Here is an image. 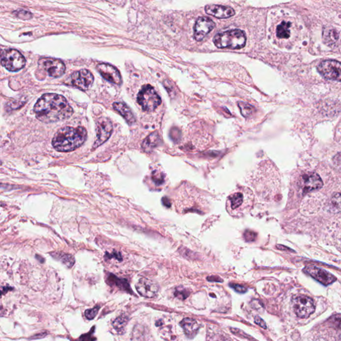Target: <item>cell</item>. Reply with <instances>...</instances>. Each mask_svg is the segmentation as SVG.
Wrapping results in <instances>:
<instances>
[{
	"instance_id": "13",
	"label": "cell",
	"mask_w": 341,
	"mask_h": 341,
	"mask_svg": "<svg viewBox=\"0 0 341 341\" xmlns=\"http://www.w3.org/2000/svg\"><path fill=\"white\" fill-rule=\"evenodd\" d=\"M98 72L105 79L116 85H121L122 79L118 69L109 64H100L96 67Z\"/></svg>"
},
{
	"instance_id": "31",
	"label": "cell",
	"mask_w": 341,
	"mask_h": 341,
	"mask_svg": "<svg viewBox=\"0 0 341 341\" xmlns=\"http://www.w3.org/2000/svg\"><path fill=\"white\" fill-rule=\"evenodd\" d=\"M100 306H96L91 309H87L85 311V316L87 319L92 320L98 315V311L100 310Z\"/></svg>"
},
{
	"instance_id": "37",
	"label": "cell",
	"mask_w": 341,
	"mask_h": 341,
	"mask_svg": "<svg viewBox=\"0 0 341 341\" xmlns=\"http://www.w3.org/2000/svg\"><path fill=\"white\" fill-rule=\"evenodd\" d=\"M211 278L208 277V281H217V282H222L223 280L221 279L220 278L218 277H210Z\"/></svg>"
},
{
	"instance_id": "29",
	"label": "cell",
	"mask_w": 341,
	"mask_h": 341,
	"mask_svg": "<svg viewBox=\"0 0 341 341\" xmlns=\"http://www.w3.org/2000/svg\"><path fill=\"white\" fill-rule=\"evenodd\" d=\"M238 106L240 109V112H241L242 116L245 117L250 116L253 112V110H254L252 106L247 104L239 103Z\"/></svg>"
},
{
	"instance_id": "14",
	"label": "cell",
	"mask_w": 341,
	"mask_h": 341,
	"mask_svg": "<svg viewBox=\"0 0 341 341\" xmlns=\"http://www.w3.org/2000/svg\"><path fill=\"white\" fill-rule=\"evenodd\" d=\"M136 289L139 295L146 298H153L158 294V284L147 278H141L136 284Z\"/></svg>"
},
{
	"instance_id": "15",
	"label": "cell",
	"mask_w": 341,
	"mask_h": 341,
	"mask_svg": "<svg viewBox=\"0 0 341 341\" xmlns=\"http://www.w3.org/2000/svg\"><path fill=\"white\" fill-rule=\"evenodd\" d=\"M305 273L308 274L313 279L321 282L324 285H328L336 281V278L332 274L316 267H307L304 269Z\"/></svg>"
},
{
	"instance_id": "17",
	"label": "cell",
	"mask_w": 341,
	"mask_h": 341,
	"mask_svg": "<svg viewBox=\"0 0 341 341\" xmlns=\"http://www.w3.org/2000/svg\"><path fill=\"white\" fill-rule=\"evenodd\" d=\"M205 10L209 15L220 19L231 18L235 14L233 8L220 5H208Z\"/></svg>"
},
{
	"instance_id": "21",
	"label": "cell",
	"mask_w": 341,
	"mask_h": 341,
	"mask_svg": "<svg viewBox=\"0 0 341 341\" xmlns=\"http://www.w3.org/2000/svg\"><path fill=\"white\" fill-rule=\"evenodd\" d=\"M290 26H291V23L282 21L281 24L277 26V36L280 39L288 38L290 35Z\"/></svg>"
},
{
	"instance_id": "2",
	"label": "cell",
	"mask_w": 341,
	"mask_h": 341,
	"mask_svg": "<svg viewBox=\"0 0 341 341\" xmlns=\"http://www.w3.org/2000/svg\"><path fill=\"white\" fill-rule=\"evenodd\" d=\"M86 139L87 131L82 127H63L54 135L52 145L58 152H72L81 147Z\"/></svg>"
},
{
	"instance_id": "18",
	"label": "cell",
	"mask_w": 341,
	"mask_h": 341,
	"mask_svg": "<svg viewBox=\"0 0 341 341\" xmlns=\"http://www.w3.org/2000/svg\"><path fill=\"white\" fill-rule=\"evenodd\" d=\"M181 327L183 328L185 335L188 338H193L198 334L200 328V325L196 320L185 318L180 323Z\"/></svg>"
},
{
	"instance_id": "38",
	"label": "cell",
	"mask_w": 341,
	"mask_h": 341,
	"mask_svg": "<svg viewBox=\"0 0 341 341\" xmlns=\"http://www.w3.org/2000/svg\"><path fill=\"white\" fill-rule=\"evenodd\" d=\"M46 333H41V334H36V335H35V336H33V337H31V339H37V338H41L44 337L45 336Z\"/></svg>"
},
{
	"instance_id": "30",
	"label": "cell",
	"mask_w": 341,
	"mask_h": 341,
	"mask_svg": "<svg viewBox=\"0 0 341 341\" xmlns=\"http://www.w3.org/2000/svg\"><path fill=\"white\" fill-rule=\"evenodd\" d=\"M189 291L184 288H177L175 292V296L180 299H185L189 296Z\"/></svg>"
},
{
	"instance_id": "3",
	"label": "cell",
	"mask_w": 341,
	"mask_h": 341,
	"mask_svg": "<svg viewBox=\"0 0 341 341\" xmlns=\"http://www.w3.org/2000/svg\"><path fill=\"white\" fill-rule=\"evenodd\" d=\"M246 35L240 30H232L217 33L213 38V42L219 48L241 49L246 44Z\"/></svg>"
},
{
	"instance_id": "19",
	"label": "cell",
	"mask_w": 341,
	"mask_h": 341,
	"mask_svg": "<svg viewBox=\"0 0 341 341\" xmlns=\"http://www.w3.org/2000/svg\"><path fill=\"white\" fill-rule=\"evenodd\" d=\"M113 106H114V110L120 114L129 125H132L135 123V116L131 112V109L126 104L122 102H115Z\"/></svg>"
},
{
	"instance_id": "20",
	"label": "cell",
	"mask_w": 341,
	"mask_h": 341,
	"mask_svg": "<svg viewBox=\"0 0 341 341\" xmlns=\"http://www.w3.org/2000/svg\"><path fill=\"white\" fill-rule=\"evenodd\" d=\"M108 283L110 284L111 286L116 285L120 289L125 290V291L131 293V294L133 293L130 286H129V282L126 279H120V278L117 277L113 274H110L109 276Z\"/></svg>"
},
{
	"instance_id": "8",
	"label": "cell",
	"mask_w": 341,
	"mask_h": 341,
	"mask_svg": "<svg viewBox=\"0 0 341 341\" xmlns=\"http://www.w3.org/2000/svg\"><path fill=\"white\" fill-rule=\"evenodd\" d=\"M318 72L325 79L341 82V62L328 60L320 63Z\"/></svg>"
},
{
	"instance_id": "10",
	"label": "cell",
	"mask_w": 341,
	"mask_h": 341,
	"mask_svg": "<svg viewBox=\"0 0 341 341\" xmlns=\"http://www.w3.org/2000/svg\"><path fill=\"white\" fill-rule=\"evenodd\" d=\"M93 81V75L89 70H81L73 73L71 75L70 84L85 91L91 88Z\"/></svg>"
},
{
	"instance_id": "23",
	"label": "cell",
	"mask_w": 341,
	"mask_h": 341,
	"mask_svg": "<svg viewBox=\"0 0 341 341\" xmlns=\"http://www.w3.org/2000/svg\"><path fill=\"white\" fill-rule=\"evenodd\" d=\"M159 141V135L158 134L154 133L149 136V137L143 141V148L145 150H148V149H152L153 148L156 147L158 145Z\"/></svg>"
},
{
	"instance_id": "36",
	"label": "cell",
	"mask_w": 341,
	"mask_h": 341,
	"mask_svg": "<svg viewBox=\"0 0 341 341\" xmlns=\"http://www.w3.org/2000/svg\"><path fill=\"white\" fill-rule=\"evenodd\" d=\"M255 323L257 324L259 326H260L261 327H262L263 328H265V329H266L267 328V325L266 323H265V322L263 321L262 319H261V317H258V316H256V317H255Z\"/></svg>"
},
{
	"instance_id": "34",
	"label": "cell",
	"mask_w": 341,
	"mask_h": 341,
	"mask_svg": "<svg viewBox=\"0 0 341 341\" xmlns=\"http://www.w3.org/2000/svg\"><path fill=\"white\" fill-rule=\"evenodd\" d=\"M230 286H231V287L235 290V291L240 293V294H245V293H246L247 290H248L246 287H244V286L241 285H239V284H230Z\"/></svg>"
},
{
	"instance_id": "9",
	"label": "cell",
	"mask_w": 341,
	"mask_h": 341,
	"mask_svg": "<svg viewBox=\"0 0 341 341\" xmlns=\"http://www.w3.org/2000/svg\"><path fill=\"white\" fill-rule=\"evenodd\" d=\"M39 66L44 70L50 77H60L66 72V66L60 60L54 58H43L39 61Z\"/></svg>"
},
{
	"instance_id": "1",
	"label": "cell",
	"mask_w": 341,
	"mask_h": 341,
	"mask_svg": "<svg viewBox=\"0 0 341 341\" xmlns=\"http://www.w3.org/2000/svg\"><path fill=\"white\" fill-rule=\"evenodd\" d=\"M36 118L41 122L55 123L66 120L74 114V110L64 96L46 93L39 98L33 108Z\"/></svg>"
},
{
	"instance_id": "11",
	"label": "cell",
	"mask_w": 341,
	"mask_h": 341,
	"mask_svg": "<svg viewBox=\"0 0 341 341\" xmlns=\"http://www.w3.org/2000/svg\"><path fill=\"white\" fill-rule=\"evenodd\" d=\"M96 130H97V139L94 143L93 148H97L108 141L113 131L112 121L107 118H102L98 119L96 123Z\"/></svg>"
},
{
	"instance_id": "7",
	"label": "cell",
	"mask_w": 341,
	"mask_h": 341,
	"mask_svg": "<svg viewBox=\"0 0 341 341\" xmlns=\"http://www.w3.org/2000/svg\"><path fill=\"white\" fill-rule=\"evenodd\" d=\"M292 303L295 313L301 319H307L315 312V303L310 297L305 296L295 297L292 299Z\"/></svg>"
},
{
	"instance_id": "28",
	"label": "cell",
	"mask_w": 341,
	"mask_h": 341,
	"mask_svg": "<svg viewBox=\"0 0 341 341\" xmlns=\"http://www.w3.org/2000/svg\"><path fill=\"white\" fill-rule=\"evenodd\" d=\"M13 14L17 18L23 20H30V19L32 18V14L30 12L22 9L16 10V11L13 12Z\"/></svg>"
},
{
	"instance_id": "33",
	"label": "cell",
	"mask_w": 341,
	"mask_h": 341,
	"mask_svg": "<svg viewBox=\"0 0 341 341\" xmlns=\"http://www.w3.org/2000/svg\"><path fill=\"white\" fill-rule=\"evenodd\" d=\"M244 237L246 238L247 241H253V240L256 239L257 233H255L254 231H251V230H247L245 232Z\"/></svg>"
},
{
	"instance_id": "24",
	"label": "cell",
	"mask_w": 341,
	"mask_h": 341,
	"mask_svg": "<svg viewBox=\"0 0 341 341\" xmlns=\"http://www.w3.org/2000/svg\"><path fill=\"white\" fill-rule=\"evenodd\" d=\"M330 327L336 330V333L339 334L341 337V315L332 316L329 319Z\"/></svg>"
},
{
	"instance_id": "5",
	"label": "cell",
	"mask_w": 341,
	"mask_h": 341,
	"mask_svg": "<svg viewBox=\"0 0 341 341\" xmlns=\"http://www.w3.org/2000/svg\"><path fill=\"white\" fill-rule=\"evenodd\" d=\"M137 103L145 112H152L156 110L162 103V98L151 85H145L140 89L137 95Z\"/></svg>"
},
{
	"instance_id": "26",
	"label": "cell",
	"mask_w": 341,
	"mask_h": 341,
	"mask_svg": "<svg viewBox=\"0 0 341 341\" xmlns=\"http://www.w3.org/2000/svg\"><path fill=\"white\" fill-rule=\"evenodd\" d=\"M59 259L66 266L69 268H72L75 264V259L72 255L68 254L60 255Z\"/></svg>"
},
{
	"instance_id": "25",
	"label": "cell",
	"mask_w": 341,
	"mask_h": 341,
	"mask_svg": "<svg viewBox=\"0 0 341 341\" xmlns=\"http://www.w3.org/2000/svg\"><path fill=\"white\" fill-rule=\"evenodd\" d=\"M127 322H128V318L127 316L121 315L113 322V326L117 330H122L126 326Z\"/></svg>"
},
{
	"instance_id": "27",
	"label": "cell",
	"mask_w": 341,
	"mask_h": 341,
	"mask_svg": "<svg viewBox=\"0 0 341 341\" xmlns=\"http://www.w3.org/2000/svg\"><path fill=\"white\" fill-rule=\"evenodd\" d=\"M330 205L334 212L341 211V194H336L332 197Z\"/></svg>"
},
{
	"instance_id": "4",
	"label": "cell",
	"mask_w": 341,
	"mask_h": 341,
	"mask_svg": "<svg viewBox=\"0 0 341 341\" xmlns=\"http://www.w3.org/2000/svg\"><path fill=\"white\" fill-rule=\"evenodd\" d=\"M253 200L252 192L249 189H238L230 194L227 201V208L231 215L242 214L250 208Z\"/></svg>"
},
{
	"instance_id": "22",
	"label": "cell",
	"mask_w": 341,
	"mask_h": 341,
	"mask_svg": "<svg viewBox=\"0 0 341 341\" xmlns=\"http://www.w3.org/2000/svg\"><path fill=\"white\" fill-rule=\"evenodd\" d=\"M338 39V33L332 28H325L323 31V40L328 45L335 43Z\"/></svg>"
},
{
	"instance_id": "12",
	"label": "cell",
	"mask_w": 341,
	"mask_h": 341,
	"mask_svg": "<svg viewBox=\"0 0 341 341\" xmlns=\"http://www.w3.org/2000/svg\"><path fill=\"white\" fill-rule=\"evenodd\" d=\"M215 24L210 18L201 17L194 27V37L198 41L203 40L215 28Z\"/></svg>"
},
{
	"instance_id": "6",
	"label": "cell",
	"mask_w": 341,
	"mask_h": 341,
	"mask_svg": "<svg viewBox=\"0 0 341 341\" xmlns=\"http://www.w3.org/2000/svg\"><path fill=\"white\" fill-rule=\"evenodd\" d=\"M2 66L10 72H18L26 66V61L24 56L14 49L3 50L1 54Z\"/></svg>"
},
{
	"instance_id": "35",
	"label": "cell",
	"mask_w": 341,
	"mask_h": 341,
	"mask_svg": "<svg viewBox=\"0 0 341 341\" xmlns=\"http://www.w3.org/2000/svg\"><path fill=\"white\" fill-rule=\"evenodd\" d=\"M106 258L108 259L116 258L118 259L119 261H122V257H121L120 253L118 252H114L112 253H106Z\"/></svg>"
},
{
	"instance_id": "32",
	"label": "cell",
	"mask_w": 341,
	"mask_h": 341,
	"mask_svg": "<svg viewBox=\"0 0 341 341\" xmlns=\"http://www.w3.org/2000/svg\"><path fill=\"white\" fill-rule=\"evenodd\" d=\"M152 179L155 182V183L158 185H162L164 183V177H163L162 173L157 172V171L153 173Z\"/></svg>"
},
{
	"instance_id": "16",
	"label": "cell",
	"mask_w": 341,
	"mask_h": 341,
	"mask_svg": "<svg viewBox=\"0 0 341 341\" xmlns=\"http://www.w3.org/2000/svg\"><path fill=\"white\" fill-rule=\"evenodd\" d=\"M323 182L317 173H311L305 175L301 179V186L304 193L321 189Z\"/></svg>"
}]
</instances>
